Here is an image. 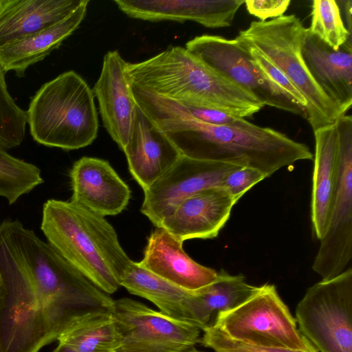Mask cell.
<instances>
[{"label": "cell", "instance_id": "cell-27", "mask_svg": "<svg viewBox=\"0 0 352 352\" xmlns=\"http://www.w3.org/2000/svg\"><path fill=\"white\" fill-rule=\"evenodd\" d=\"M307 29L335 50L351 41V34L342 20L338 2L334 0L312 1L311 24Z\"/></svg>", "mask_w": 352, "mask_h": 352}, {"label": "cell", "instance_id": "cell-34", "mask_svg": "<svg viewBox=\"0 0 352 352\" xmlns=\"http://www.w3.org/2000/svg\"><path fill=\"white\" fill-rule=\"evenodd\" d=\"M52 352H74L66 345L58 343V345Z\"/></svg>", "mask_w": 352, "mask_h": 352}, {"label": "cell", "instance_id": "cell-30", "mask_svg": "<svg viewBox=\"0 0 352 352\" xmlns=\"http://www.w3.org/2000/svg\"><path fill=\"white\" fill-rule=\"evenodd\" d=\"M238 42L248 51L254 63L270 80L284 91L297 104L305 108L307 102L304 97L278 68L254 47Z\"/></svg>", "mask_w": 352, "mask_h": 352}, {"label": "cell", "instance_id": "cell-29", "mask_svg": "<svg viewBox=\"0 0 352 352\" xmlns=\"http://www.w3.org/2000/svg\"><path fill=\"white\" fill-rule=\"evenodd\" d=\"M203 331L199 343L214 352H318L313 344L306 351L256 346L234 340L215 327L206 328Z\"/></svg>", "mask_w": 352, "mask_h": 352}, {"label": "cell", "instance_id": "cell-11", "mask_svg": "<svg viewBox=\"0 0 352 352\" xmlns=\"http://www.w3.org/2000/svg\"><path fill=\"white\" fill-rule=\"evenodd\" d=\"M112 316L121 338L118 352H187L201 329L129 298L113 300Z\"/></svg>", "mask_w": 352, "mask_h": 352}, {"label": "cell", "instance_id": "cell-26", "mask_svg": "<svg viewBox=\"0 0 352 352\" xmlns=\"http://www.w3.org/2000/svg\"><path fill=\"white\" fill-rule=\"evenodd\" d=\"M44 182L41 169L0 146V197L10 205Z\"/></svg>", "mask_w": 352, "mask_h": 352}, {"label": "cell", "instance_id": "cell-12", "mask_svg": "<svg viewBox=\"0 0 352 352\" xmlns=\"http://www.w3.org/2000/svg\"><path fill=\"white\" fill-rule=\"evenodd\" d=\"M240 166L184 155L144 190L141 212L155 227L186 199L206 189L222 187L226 177Z\"/></svg>", "mask_w": 352, "mask_h": 352}, {"label": "cell", "instance_id": "cell-10", "mask_svg": "<svg viewBox=\"0 0 352 352\" xmlns=\"http://www.w3.org/2000/svg\"><path fill=\"white\" fill-rule=\"evenodd\" d=\"M339 146V173L329 225L312 265L322 280L346 269L352 258V117L335 122Z\"/></svg>", "mask_w": 352, "mask_h": 352}, {"label": "cell", "instance_id": "cell-2", "mask_svg": "<svg viewBox=\"0 0 352 352\" xmlns=\"http://www.w3.org/2000/svg\"><path fill=\"white\" fill-rule=\"evenodd\" d=\"M182 155L256 169L267 177L300 160H313L305 144L239 118L230 125H210L190 118L147 116Z\"/></svg>", "mask_w": 352, "mask_h": 352}, {"label": "cell", "instance_id": "cell-21", "mask_svg": "<svg viewBox=\"0 0 352 352\" xmlns=\"http://www.w3.org/2000/svg\"><path fill=\"white\" fill-rule=\"evenodd\" d=\"M85 0H0V47L63 20Z\"/></svg>", "mask_w": 352, "mask_h": 352}, {"label": "cell", "instance_id": "cell-33", "mask_svg": "<svg viewBox=\"0 0 352 352\" xmlns=\"http://www.w3.org/2000/svg\"><path fill=\"white\" fill-rule=\"evenodd\" d=\"M343 3H344V11H345V16L346 19V29L351 34V7H352V1L348 0V1H343Z\"/></svg>", "mask_w": 352, "mask_h": 352}, {"label": "cell", "instance_id": "cell-22", "mask_svg": "<svg viewBox=\"0 0 352 352\" xmlns=\"http://www.w3.org/2000/svg\"><path fill=\"white\" fill-rule=\"evenodd\" d=\"M120 285L129 293L153 302L161 313L197 327L196 291L178 287L132 260L123 272Z\"/></svg>", "mask_w": 352, "mask_h": 352}, {"label": "cell", "instance_id": "cell-8", "mask_svg": "<svg viewBox=\"0 0 352 352\" xmlns=\"http://www.w3.org/2000/svg\"><path fill=\"white\" fill-rule=\"evenodd\" d=\"M295 320L318 351L352 352V269L309 287Z\"/></svg>", "mask_w": 352, "mask_h": 352}, {"label": "cell", "instance_id": "cell-18", "mask_svg": "<svg viewBox=\"0 0 352 352\" xmlns=\"http://www.w3.org/2000/svg\"><path fill=\"white\" fill-rule=\"evenodd\" d=\"M138 263L166 280L189 291L210 285L218 274L192 259L184 250L183 242L161 227H156L148 236L143 258Z\"/></svg>", "mask_w": 352, "mask_h": 352}, {"label": "cell", "instance_id": "cell-6", "mask_svg": "<svg viewBox=\"0 0 352 352\" xmlns=\"http://www.w3.org/2000/svg\"><path fill=\"white\" fill-rule=\"evenodd\" d=\"M295 14L253 21L235 38L254 47L278 68L304 97L305 118L313 130L335 124L343 114L322 91L304 60L302 48L307 33Z\"/></svg>", "mask_w": 352, "mask_h": 352}, {"label": "cell", "instance_id": "cell-15", "mask_svg": "<svg viewBox=\"0 0 352 352\" xmlns=\"http://www.w3.org/2000/svg\"><path fill=\"white\" fill-rule=\"evenodd\" d=\"M124 153L129 170L143 190L181 157L174 144L138 106Z\"/></svg>", "mask_w": 352, "mask_h": 352}, {"label": "cell", "instance_id": "cell-1", "mask_svg": "<svg viewBox=\"0 0 352 352\" xmlns=\"http://www.w3.org/2000/svg\"><path fill=\"white\" fill-rule=\"evenodd\" d=\"M113 299L18 219L0 223V333L41 349Z\"/></svg>", "mask_w": 352, "mask_h": 352}, {"label": "cell", "instance_id": "cell-5", "mask_svg": "<svg viewBox=\"0 0 352 352\" xmlns=\"http://www.w3.org/2000/svg\"><path fill=\"white\" fill-rule=\"evenodd\" d=\"M26 113L30 134L41 145L76 150L97 138L99 124L93 91L74 71L43 84Z\"/></svg>", "mask_w": 352, "mask_h": 352}, {"label": "cell", "instance_id": "cell-23", "mask_svg": "<svg viewBox=\"0 0 352 352\" xmlns=\"http://www.w3.org/2000/svg\"><path fill=\"white\" fill-rule=\"evenodd\" d=\"M89 0L59 22L26 38L0 47V66L5 73L23 76L31 65L43 60L58 48L85 17Z\"/></svg>", "mask_w": 352, "mask_h": 352}, {"label": "cell", "instance_id": "cell-9", "mask_svg": "<svg viewBox=\"0 0 352 352\" xmlns=\"http://www.w3.org/2000/svg\"><path fill=\"white\" fill-rule=\"evenodd\" d=\"M185 49L206 67L252 95L263 106L305 118V109L268 78L235 38L203 34L188 41Z\"/></svg>", "mask_w": 352, "mask_h": 352}, {"label": "cell", "instance_id": "cell-25", "mask_svg": "<svg viewBox=\"0 0 352 352\" xmlns=\"http://www.w3.org/2000/svg\"><path fill=\"white\" fill-rule=\"evenodd\" d=\"M74 352H118L121 338L111 313L87 316L58 337Z\"/></svg>", "mask_w": 352, "mask_h": 352}, {"label": "cell", "instance_id": "cell-35", "mask_svg": "<svg viewBox=\"0 0 352 352\" xmlns=\"http://www.w3.org/2000/svg\"><path fill=\"white\" fill-rule=\"evenodd\" d=\"M187 352H202V351H198V350L195 349V348H194Z\"/></svg>", "mask_w": 352, "mask_h": 352}, {"label": "cell", "instance_id": "cell-19", "mask_svg": "<svg viewBox=\"0 0 352 352\" xmlns=\"http://www.w3.org/2000/svg\"><path fill=\"white\" fill-rule=\"evenodd\" d=\"M302 54L317 85L345 114L352 105V41L335 50L307 29Z\"/></svg>", "mask_w": 352, "mask_h": 352}, {"label": "cell", "instance_id": "cell-20", "mask_svg": "<svg viewBox=\"0 0 352 352\" xmlns=\"http://www.w3.org/2000/svg\"><path fill=\"white\" fill-rule=\"evenodd\" d=\"M314 165L311 218L313 231L320 241L325 234L339 173L338 136L335 124L314 131Z\"/></svg>", "mask_w": 352, "mask_h": 352}, {"label": "cell", "instance_id": "cell-32", "mask_svg": "<svg viewBox=\"0 0 352 352\" xmlns=\"http://www.w3.org/2000/svg\"><path fill=\"white\" fill-rule=\"evenodd\" d=\"M248 12L259 19L267 21L280 16L286 12L291 3L290 0H246L244 1Z\"/></svg>", "mask_w": 352, "mask_h": 352}, {"label": "cell", "instance_id": "cell-28", "mask_svg": "<svg viewBox=\"0 0 352 352\" xmlns=\"http://www.w3.org/2000/svg\"><path fill=\"white\" fill-rule=\"evenodd\" d=\"M27 124V113L10 94L5 72L0 66V146L6 150L21 145Z\"/></svg>", "mask_w": 352, "mask_h": 352}, {"label": "cell", "instance_id": "cell-3", "mask_svg": "<svg viewBox=\"0 0 352 352\" xmlns=\"http://www.w3.org/2000/svg\"><path fill=\"white\" fill-rule=\"evenodd\" d=\"M41 230L47 242L96 287L110 295L120 287L130 258L104 217L72 201L47 200Z\"/></svg>", "mask_w": 352, "mask_h": 352}, {"label": "cell", "instance_id": "cell-17", "mask_svg": "<svg viewBox=\"0 0 352 352\" xmlns=\"http://www.w3.org/2000/svg\"><path fill=\"white\" fill-rule=\"evenodd\" d=\"M243 0H114L123 13L149 21H192L206 28L230 26Z\"/></svg>", "mask_w": 352, "mask_h": 352}, {"label": "cell", "instance_id": "cell-31", "mask_svg": "<svg viewBox=\"0 0 352 352\" xmlns=\"http://www.w3.org/2000/svg\"><path fill=\"white\" fill-rule=\"evenodd\" d=\"M267 177L265 174L256 169L240 167L226 177L222 187L237 202L252 187Z\"/></svg>", "mask_w": 352, "mask_h": 352}, {"label": "cell", "instance_id": "cell-14", "mask_svg": "<svg viewBox=\"0 0 352 352\" xmlns=\"http://www.w3.org/2000/svg\"><path fill=\"white\" fill-rule=\"evenodd\" d=\"M126 65L127 62L117 50L108 52L92 89L104 126L122 151L128 142L137 106Z\"/></svg>", "mask_w": 352, "mask_h": 352}, {"label": "cell", "instance_id": "cell-24", "mask_svg": "<svg viewBox=\"0 0 352 352\" xmlns=\"http://www.w3.org/2000/svg\"><path fill=\"white\" fill-rule=\"evenodd\" d=\"M258 289L248 283L242 274L231 275L221 270L214 281L196 291L197 327L203 331L214 326L221 313L241 305Z\"/></svg>", "mask_w": 352, "mask_h": 352}, {"label": "cell", "instance_id": "cell-13", "mask_svg": "<svg viewBox=\"0 0 352 352\" xmlns=\"http://www.w3.org/2000/svg\"><path fill=\"white\" fill-rule=\"evenodd\" d=\"M70 201L102 217L116 215L127 206L131 190L102 159L82 157L69 171Z\"/></svg>", "mask_w": 352, "mask_h": 352}, {"label": "cell", "instance_id": "cell-16", "mask_svg": "<svg viewBox=\"0 0 352 352\" xmlns=\"http://www.w3.org/2000/svg\"><path fill=\"white\" fill-rule=\"evenodd\" d=\"M237 202L223 187L202 190L181 202L161 223L177 240L213 239L230 218Z\"/></svg>", "mask_w": 352, "mask_h": 352}, {"label": "cell", "instance_id": "cell-4", "mask_svg": "<svg viewBox=\"0 0 352 352\" xmlns=\"http://www.w3.org/2000/svg\"><path fill=\"white\" fill-rule=\"evenodd\" d=\"M131 84L155 95L245 118L264 106L252 95L210 69L180 46H171L138 63H127Z\"/></svg>", "mask_w": 352, "mask_h": 352}, {"label": "cell", "instance_id": "cell-7", "mask_svg": "<svg viewBox=\"0 0 352 352\" xmlns=\"http://www.w3.org/2000/svg\"><path fill=\"white\" fill-rule=\"evenodd\" d=\"M213 327L234 340L260 347L306 351L312 346L270 284L260 286L243 303L221 313Z\"/></svg>", "mask_w": 352, "mask_h": 352}]
</instances>
